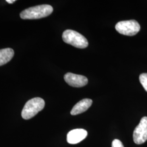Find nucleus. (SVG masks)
<instances>
[{"mask_svg":"<svg viewBox=\"0 0 147 147\" xmlns=\"http://www.w3.org/2000/svg\"><path fill=\"white\" fill-rule=\"evenodd\" d=\"M62 39L65 43L70 44L74 47L84 49L88 46V40L84 36L71 30H67L64 31Z\"/></svg>","mask_w":147,"mask_h":147,"instance_id":"obj_3","label":"nucleus"},{"mask_svg":"<svg viewBox=\"0 0 147 147\" xmlns=\"http://www.w3.org/2000/svg\"><path fill=\"white\" fill-rule=\"evenodd\" d=\"M14 55V50L11 48H6L0 50V66L9 62Z\"/></svg>","mask_w":147,"mask_h":147,"instance_id":"obj_9","label":"nucleus"},{"mask_svg":"<svg viewBox=\"0 0 147 147\" xmlns=\"http://www.w3.org/2000/svg\"><path fill=\"white\" fill-rule=\"evenodd\" d=\"M45 106V101L40 98H34L28 100L24 106L21 116L24 119H30L42 110Z\"/></svg>","mask_w":147,"mask_h":147,"instance_id":"obj_2","label":"nucleus"},{"mask_svg":"<svg viewBox=\"0 0 147 147\" xmlns=\"http://www.w3.org/2000/svg\"><path fill=\"white\" fill-rule=\"evenodd\" d=\"M116 31L120 34L133 36L140 31L141 26L138 22L135 20L121 21L116 25Z\"/></svg>","mask_w":147,"mask_h":147,"instance_id":"obj_4","label":"nucleus"},{"mask_svg":"<svg viewBox=\"0 0 147 147\" xmlns=\"http://www.w3.org/2000/svg\"><path fill=\"white\" fill-rule=\"evenodd\" d=\"M93 101L90 99H84L80 101L75 105L70 112L73 116L81 114L87 110L92 104Z\"/></svg>","mask_w":147,"mask_h":147,"instance_id":"obj_8","label":"nucleus"},{"mask_svg":"<svg viewBox=\"0 0 147 147\" xmlns=\"http://www.w3.org/2000/svg\"><path fill=\"white\" fill-rule=\"evenodd\" d=\"M112 147H124L122 142L118 139H115L112 143Z\"/></svg>","mask_w":147,"mask_h":147,"instance_id":"obj_11","label":"nucleus"},{"mask_svg":"<svg viewBox=\"0 0 147 147\" xmlns=\"http://www.w3.org/2000/svg\"><path fill=\"white\" fill-rule=\"evenodd\" d=\"M64 79L68 84L74 87H82L88 84V79L83 75L68 73L66 74Z\"/></svg>","mask_w":147,"mask_h":147,"instance_id":"obj_6","label":"nucleus"},{"mask_svg":"<svg viewBox=\"0 0 147 147\" xmlns=\"http://www.w3.org/2000/svg\"><path fill=\"white\" fill-rule=\"evenodd\" d=\"M140 81L147 92V73H143L140 76Z\"/></svg>","mask_w":147,"mask_h":147,"instance_id":"obj_10","label":"nucleus"},{"mask_svg":"<svg viewBox=\"0 0 147 147\" xmlns=\"http://www.w3.org/2000/svg\"><path fill=\"white\" fill-rule=\"evenodd\" d=\"M88 135V132L83 129H76L69 131L67 140L70 144H77L83 141Z\"/></svg>","mask_w":147,"mask_h":147,"instance_id":"obj_7","label":"nucleus"},{"mask_svg":"<svg viewBox=\"0 0 147 147\" xmlns=\"http://www.w3.org/2000/svg\"><path fill=\"white\" fill-rule=\"evenodd\" d=\"M133 140L137 144H141L147 140V117H143L135 129Z\"/></svg>","mask_w":147,"mask_h":147,"instance_id":"obj_5","label":"nucleus"},{"mask_svg":"<svg viewBox=\"0 0 147 147\" xmlns=\"http://www.w3.org/2000/svg\"><path fill=\"white\" fill-rule=\"evenodd\" d=\"M16 1L15 0H7L6 1V2H8V3H9V4H12V3H13L14 2H15Z\"/></svg>","mask_w":147,"mask_h":147,"instance_id":"obj_12","label":"nucleus"},{"mask_svg":"<svg viewBox=\"0 0 147 147\" xmlns=\"http://www.w3.org/2000/svg\"><path fill=\"white\" fill-rule=\"evenodd\" d=\"M53 10L51 5H37L22 11L20 14V16L21 19L24 20L38 19L50 16L53 13Z\"/></svg>","mask_w":147,"mask_h":147,"instance_id":"obj_1","label":"nucleus"}]
</instances>
